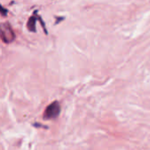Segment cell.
<instances>
[{"mask_svg":"<svg viewBox=\"0 0 150 150\" xmlns=\"http://www.w3.org/2000/svg\"><path fill=\"white\" fill-rule=\"evenodd\" d=\"M15 38V34L12 32L11 26L8 24H2L1 25V39L4 43H10Z\"/></svg>","mask_w":150,"mask_h":150,"instance_id":"7a4b0ae2","label":"cell"},{"mask_svg":"<svg viewBox=\"0 0 150 150\" xmlns=\"http://www.w3.org/2000/svg\"><path fill=\"white\" fill-rule=\"evenodd\" d=\"M61 112V105L59 104V102L54 101L52 104H50L47 109L44 112L43 114V118L45 120H53L58 117V115L60 114Z\"/></svg>","mask_w":150,"mask_h":150,"instance_id":"6da1fadb","label":"cell"},{"mask_svg":"<svg viewBox=\"0 0 150 150\" xmlns=\"http://www.w3.org/2000/svg\"><path fill=\"white\" fill-rule=\"evenodd\" d=\"M35 23H36V18H35V16L30 17V18L28 19V22H27V27H28V29L30 31L35 32Z\"/></svg>","mask_w":150,"mask_h":150,"instance_id":"3957f363","label":"cell"}]
</instances>
